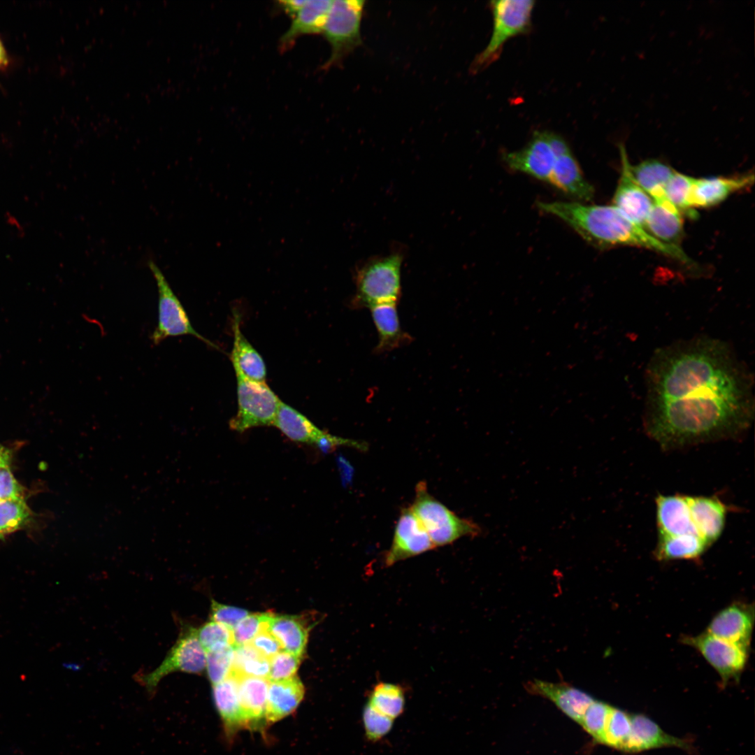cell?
<instances>
[{"label": "cell", "mask_w": 755, "mask_h": 755, "mask_svg": "<svg viewBox=\"0 0 755 755\" xmlns=\"http://www.w3.org/2000/svg\"><path fill=\"white\" fill-rule=\"evenodd\" d=\"M537 206L542 212L563 222L595 247H640L684 263L690 261L680 247L660 242L642 227L632 222L613 205H591L579 201H540L537 203Z\"/></svg>", "instance_id": "cell-2"}, {"label": "cell", "mask_w": 755, "mask_h": 755, "mask_svg": "<svg viewBox=\"0 0 755 755\" xmlns=\"http://www.w3.org/2000/svg\"><path fill=\"white\" fill-rule=\"evenodd\" d=\"M30 516L24 499L0 501V538L22 528Z\"/></svg>", "instance_id": "cell-34"}, {"label": "cell", "mask_w": 755, "mask_h": 755, "mask_svg": "<svg viewBox=\"0 0 755 755\" xmlns=\"http://www.w3.org/2000/svg\"><path fill=\"white\" fill-rule=\"evenodd\" d=\"M435 545L410 508H404L398 519L385 565L394 563L433 549Z\"/></svg>", "instance_id": "cell-14"}, {"label": "cell", "mask_w": 755, "mask_h": 755, "mask_svg": "<svg viewBox=\"0 0 755 755\" xmlns=\"http://www.w3.org/2000/svg\"><path fill=\"white\" fill-rule=\"evenodd\" d=\"M637 184L653 201L665 198L664 188L675 171L656 159H649L630 166Z\"/></svg>", "instance_id": "cell-29"}, {"label": "cell", "mask_w": 755, "mask_h": 755, "mask_svg": "<svg viewBox=\"0 0 755 755\" xmlns=\"http://www.w3.org/2000/svg\"><path fill=\"white\" fill-rule=\"evenodd\" d=\"M332 3L331 0H308L281 36L280 46L285 49L301 36L322 33Z\"/></svg>", "instance_id": "cell-24"}, {"label": "cell", "mask_w": 755, "mask_h": 755, "mask_svg": "<svg viewBox=\"0 0 755 755\" xmlns=\"http://www.w3.org/2000/svg\"><path fill=\"white\" fill-rule=\"evenodd\" d=\"M631 728V714L612 706L600 744L624 751Z\"/></svg>", "instance_id": "cell-32"}, {"label": "cell", "mask_w": 755, "mask_h": 755, "mask_svg": "<svg viewBox=\"0 0 755 755\" xmlns=\"http://www.w3.org/2000/svg\"><path fill=\"white\" fill-rule=\"evenodd\" d=\"M304 686L296 677L269 681L265 721L276 722L292 714L304 696Z\"/></svg>", "instance_id": "cell-23"}, {"label": "cell", "mask_w": 755, "mask_h": 755, "mask_svg": "<svg viewBox=\"0 0 755 755\" xmlns=\"http://www.w3.org/2000/svg\"><path fill=\"white\" fill-rule=\"evenodd\" d=\"M753 622V609L749 605L733 603L712 619L707 633L748 648Z\"/></svg>", "instance_id": "cell-18"}, {"label": "cell", "mask_w": 755, "mask_h": 755, "mask_svg": "<svg viewBox=\"0 0 755 755\" xmlns=\"http://www.w3.org/2000/svg\"><path fill=\"white\" fill-rule=\"evenodd\" d=\"M179 636L162 663L152 672L136 675V680L150 694L156 692L161 680L174 672L201 674L206 666V652L195 628L180 621Z\"/></svg>", "instance_id": "cell-8"}, {"label": "cell", "mask_w": 755, "mask_h": 755, "mask_svg": "<svg viewBox=\"0 0 755 755\" xmlns=\"http://www.w3.org/2000/svg\"><path fill=\"white\" fill-rule=\"evenodd\" d=\"M621 162L620 178L613 196V206L628 220L644 229L653 200L633 179L624 145H619Z\"/></svg>", "instance_id": "cell-15"}, {"label": "cell", "mask_w": 755, "mask_h": 755, "mask_svg": "<svg viewBox=\"0 0 755 755\" xmlns=\"http://www.w3.org/2000/svg\"><path fill=\"white\" fill-rule=\"evenodd\" d=\"M249 614V612L245 609L225 605L212 601L211 621L223 624L231 631L243 619Z\"/></svg>", "instance_id": "cell-41"}, {"label": "cell", "mask_w": 755, "mask_h": 755, "mask_svg": "<svg viewBox=\"0 0 755 755\" xmlns=\"http://www.w3.org/2000/svg\"><path fill=\"white\" fill-rule=\"evenodd\" d=\"M234 648L230 674L246 675L268 680L270 661L260 654L250 644Z\"/></svg>", "instance_id": "cell-31"}, {"label": "cell", "mask_w": 755, "mask_h": 755, "mask_svg": "<svg viewBox=\"0 0 755 755\" xmlns=\"http://www.w3.org/2000/svg\"><path fill=\"white\" fill-rule=\"evenodd\" d=\"M684 642L696 649L715 669L724 682L737 679L747 659V649L708 633L686 637Z\"/></svg>", "instance_id": "cell-13"}, {"label": "cell", "mask_w": 755, "mask_h": 755, "mask_svg": "<svg viewBox=\"0 0 755 755\" xmlns=\"http://www.w3.org/2000/svg\"><path fill=\"white\" fill-rule=\"evenodd\" d=\"M233 677L237 680L239 700L247 727L265 721L269 680L246 675Z\"/></svg>", "instance_id": "cell-26"}, {"label": "cell", "mask_w": 755, "mask_h": 755, "mask_svg": "<svg viewBox=\"0 0 755 755\" xmlns=\"http://www.w3.org/2000/svg\"><path fill=\"white\" fill-rule=\"evenodd\" d=\"M213 698L219 714L229 731L247 727L241 709L238 682L235 677L229 675L223 681L213 685Z\"/></svg>", "instance_id": "cell-28"}, {"label": "cell", "mask_w": 755, "mask_h": 755, "mask_svg": "<svg viewBox=\"0 0 755 755\" xmlns=\"http://www.w3.org/2000/svg\"><path fill=\"white\" fill-rule=\"evenodd\" d=\"M301 659L285 651H280L270 661L269 681H276L296 676Z\"/></svg>", "instance_id": "cell-40"}, {"label": "cell", "mask_w": 755, "mask_h": 755, "mask_svg": "<svg viewBox=\"0 0 755 755\" xmlns=\"http://www.w3.org/2000/svg\"><path fill=\"white\" fill-rule=\"evenodd\" d=\"M644 229L660 242L680 247L683 235L681 213L666 197L654 200Z\"/></svg>", "instance_id": "cell-22"}, {"label": "cell", "mask_w": 755, "mask_h": 755, "mask_svg": "<svg viewBox=\"0 0 755 755\" xmlns=\"http://www.w3.org/2000/svg\"><path fill=\"white\" fill-rule=\"evenodd\" d=\"M364 7L361 0L333 1L322 31L331 52L324 69L337 65L361 43L360 27Z\"/></svg>", "instance_id": "cell-9"}, {"label": "cell", "mask_w": 755, "mask_h": 755, "mask_svg": "<svg viewBox=\"0 0 755 755\" xmlns=\"http://www.w3.org/2000/svg\"><path fill=\"white\" fill-rule=\"evenodd\" d=\"M534 5L535 1L531 0L490 1L493 16L491 36L485 48L473 62L472 73H477L497 60L509 39L529 31Z\"/></svg>", "instance_id": "cell-5"}, {"label": "cell", "mask_w": 755, "mask_h": 755, "mask_svg": "<svg viewBox=\"0 0 755 755\" xmlns=\"http://www.w3.org/2000/svg\"><path fill=\"white\" fill-rule=\"evenodd\" d=\"M308 0H287L278 1L280 8L292 18L304 6Z\"/></svg>", "instance_id": "cell-44"}, {"label": "cell", "mask_w": 755, "mask_h": 755, "mask_svg": "<svg viewBox=\"0 0 755 755\" xmlns=\"http://www.w3.org/2000/svg\"><path fill=\"white\" fill-rule=\"evenodd\" d=\"M234 648L228 645L213 651L206 652V669L208 678L215 685L230 675Z\"/></svg>", "instance_id": "cell-35"}, {"label": "cell", "mask_w": 755, "mask_h": 755, "mask_svg": "<svg viewBox=\"0 0 755 755\" xmlns=\"http://www.w3.org/2000/svg\"><path fill=\"white\" fill-rule=\"evenodd\" d=\"M233 316V342L230 359L234 371L241 373L249 379L265 382L266 375L265 362L243 334L238 315L235 312Z\"/></svg>", "instance_id": "cell-25"}, {"label": "cell", "mask_w": 755, "mask_h": 755, "mask_svg": "<svg viewBox=\"0 0 755 755\" xmlns=\"http://www.w3.org/2000/svg\"><path fill=\"white\" fill-rule=\"evenodd\" d=\"M148 266L158 289L157 324L150 336L153 344L157 345L170 337L190 335L212 347L219 348L192 326L185 308L158 266L152 260L148 261Z\"/></svg>", "instance_id": "cell-11"}, {"label": "cell", "mask_w": 755, "mask_h": 755, "mask_svg": "<svg viewBox=\"0 0 755 755\" xmlns=\"http://www.w3.org/2000/svg\"><path fill=\"white\" fill-rule=\"evenodd\" d=\"M531 694L552 701L567 717L580 724L587 709L594 698L587 693L566 683L533 680L526 684Z\"/></svg>", "instance_id": "cell-17"}, {"label": "cell", "mask_w": 755, "mask_h": 755, "mask_svg": "<svg viewBox=\"0 0 755 755\" xmlns=\"http://www.w3.org/2000/svg\"><path fill=\"white\" fill-rule=\"evenodd\" d=\"M754 179L753 174L694 178L689 197L690 206L694 210L716 206L732 194L752 185Z\"/></svg>", "instance_id": "cell-19"}, {"label": "cell", "mask_w": 755, "mask_h": 755, "mask_svg": "<svg viewBox=\"0 0 755 755\" xmlns=\"http://www.w3.org/2000/svg\"><path fill=\"white\" fill-rule=\"evenodd\" d=\"M196 631L198 638L206 652L228 645L233 646L232 631L223 624L210 621Z\"/></svg>", "instance_id": "cell-36"}, {"label": "cell", "mask_w": 755, "mask_h": 755, "mask_svg": "<svg viewBox=\"0 0 755 755\" xmlns=\"http://www.w3.org/2000/svg\"><path fill=\"white\" fill-rule=\"evenodd\" d=\"M401 257L391 254L363 266L357 276L354 303L370 308L384 303H397L401 294Z\"/></svg>", "instance_id": "cell-7"}, {"label": "cell", "mask_w": 755, "mask_h": 755, "mask_svg": "<svg viewBox=\"0 0 755 755\" xmlns=\"http://www.w3.org/2000/svg\"><path fill=\"white\" fill-rule=\"evenodd\" d=\"M728 511L717 496L659 494L655 498L658 538L696 540L709 547L721 535Z\"/></svg>", "instance_id": "cell-3"}, {"label": "cell", "mask_w": 755, "mask_h": 755, "mask_svg": "<svg viewBox=\"0 0 755 755\" xmlns=\"http://www.w3.org/2000/svg\"><path fill=\"white\" fill-rule=\"evenodd\" d=\"M293 442L315 445L324 452L347 445L364 450V443L335 436L319 429L302 413L281 401L273 425Z\"/></svg>", "instance_id": "cell-12"}, {"label": "cell", "mask_w": 755, "mask_h": 755, "mask_svg": "<svg viewBox=\"0 0 755 755\" xmlns=\"http://www.w3.org/2000/svg\"><path fill=\"white\" fill-rule=\"evenodd\" d=\"M694 178L675 172L664 188L665 197L680 211L691 218L696 213L689 204L690 193Z\"/></svg>", "instance_id": "cell-33"}, {"label": "cell", "mask_w": 755, "mask_h": 755, "mask_svg": "<svg viewBox=\"0 0 755 755\" xmlns=\"http://www.w3.org/2000/svg\"><path fill=\"white\" fill-rule=\"evenodd\" d=\"M10 460V452L0 445V468L8 467Z\"/></svg>", "instance_id": "cell-45"}, {"label": "cell", "mask_w": 755, "mask_h": 755, "mask_svg": "<svg viewBox=\"0 0 755 755\" xmlns=\"http://www.w3.org/2000/svg\"><path fill=\"white\" fill-rule=\"evenodd\" d=\"M362 721L368 740L377 742L391 730L394 719L380 712L368 703L364 706Z\"/></svg>", "instance_id": "cell-38"}, {"label": "cell", "mask_w": 755, "mask_h": 755, "mask_svg": "<svg viewBox=\"0 0 755 755\" xmlns=\"http://www.w3.org/2000/svg\"><path fill=\"white\" fill-rule=\"evenodd\" d=\"M235 373L238 410L229 421L230 429L243 433L251 428L273 425L282 401L265 382Z\"/></svg>", "instance_id": "cell-6"}, {"label": "cell", "mask_w": 755, "mask_h": 755, "mask_svg": "<svg viewBox=\"0 0 755 755\" xmlns=\"http://www.w3.org/2000/svg\"><path fill=\"white\" fill-rule=\"evenodd\" d=\"M612 706L594 699L587 709L580 725L600 744Z\"/></svg>", "instance_id": "cell-37"}, {"label": "cell", "mask_w": 755, "mask_h": 755, "mask_svg": "<svg viewBox=\"0 0 755 755\" xmlns=\"http://www.w3.org/2000/svg\"><path fill=\"white\" fill-rule=\"evenodd\" d=\"M410 508L435 547L449 545L464 536H476L481 532L477 524L460 517L434 498L423 481L416 485L414 501Z\"/></svg>", "instance_id": "cell-4"}, {"label": "cell", "mask_w": 755, "mask_h": 755, "mask_svg": "<svg viewBox=\"0 0 755 755\" xmlns=\"http://www.w3.org/2000/svg\"><path fill=\"white\" fill-rule=\"evenodd\" d=\"M645 380L644 429L664 450L737 438L754 419L753 375L720 339L697 336L661 347Z\"/></svg>", "instance_id": "cell-1"}, {"label": "cell", "mask_w": 755, "mask_h": 755, "mask_svg": "<svg viewBox=\"0 0 755 755\" xmlns=\"http://www.w3.org/2000/svg\"><path fill=\"white\" fill-rule=\"evenodd\" d=\"M249 644L268 660L282 650L278 640L266 629V625Z\"/></svg>", "instance_id": "cell-42"}, {"label": "cell", "mask_w": 755, "mask_h": 755, "mask_svg": "<svg viewBox=\"0 0 755 755\" xmlns=\"http://www.w3.org/2000/svg\"><path fill=\"white\" fill-rule=\"evenodd\" d=\"M269 612L255 613L243 619L233 629V647L249 644L266 625Z\"/></svg>", "instance_id": "cell-39"}, {"label": "cell", "mask_w": 755, "mask_h": 755, "mask_svg": "<svg viewBox=\"0 0 755 755\" xmlns=\"http://www.w3.org/2000/svg\"><path fill=\"white\" fill-rule=\"evenodd\" d=\"M7 62H8V59H7L6 52V50H5L4 47H3V43H1V41L0 40V69L1 67L5 66L6 64H7Z\"/></svg>", "instance_id": "cell-46"}, {"label": "cell", "mask_w": 755, "mask_h": 755, "mask_svg": "<svg viewBox=\"0 0 755 755\" xmlns=\"http://www.w3.org/2000/svg\"><path fill=\"white\" fill-rule=\"evenodd\" d=\"M566 141L549 131H536L525 146L504 152L502 159L511 170L549 184L558 152Z\"/></svg>", "instance_id": "cell-10"}, {"label": "cell", "mask_w": 755, "mask_h": 755, "mask_svg": "<svg viewBox=\"0 0 755 755\" xmlns=\"http://www.w3.org/2000/svg\"><path fill=\"white\" fill-rule=\"evenodd\" d=\"M23 499L22 488L8 467L0 468V501Z\"/></svg>", "instance_id": "cell-43"}, {"label": "cell", "mask_w": 755, "mask_h": 755, "mask_svg": "<svg viewBox=\"0 0 755 755\" xmlns=\"http://www.w3.org/2000/svg\"><path fill=\"white\" fill-rule=\"evenodd\" d=\"M663 747H677L689 750L691 745L686 740L668 734L647 716L631 714V732L624 752H640Z\"/></svg>", "instance_id": "cell-20"}, {"label": "cell", "mask_w": 755, "mask_h": 755, "mask_svg": "<svg viewBox=\"0 0 755 755\" xmlns=\"http://www.w3.org/2000/svg\"><path fill=\"white\" fill-rule=\"evenodd\" d=\"M312 627L305 615L269 613L266 629L278 640L282 649L299 658L305 654L308 633Z\"/></svg>", "instance_id": "cell-21"}, {"label": "cell", "mask_w": 755, "mask_h": 755, "mask_svg": "<svg viewBox=\"0 0 755 755\" xmlns=\"http://www.w3.org/2000/svg\"><path fill=\"white\" fill-rule=\"evenodd\" d=\"M367 703L394 720L404 711L405 692L403 689L398 684L379 682L370 692Z\"/></svg>", "instance_id": "cell-30"}, {"label": "cell", "mask_w": 755, "mask_h": 755, "mask_svg": "<svg viewBox=\"0 0 755 755\" xmlns=\"http://www.w3.org/2000/svg\"><path fill=\"white\" fill-rule=\"evenodd\" d=\"M378 334L376 352L389 351L401 345L408 338L402 331L397 303H384L369 308Z\"/></svg>", "instance_id": "cell-27"}, {"label": "cell", "mask_w": 755, "mask_h": 755, "mask_svg": "<svg viewBox=\"0 0 755 755\" xmlns=\"http://www.w3.org/2000/svg\"><path fill=\"white\" fill-rule=\"evenodd\" d=\"M549 185L579 202L591 201L594 196L592 185L584 177L567 142L558 152Z\"/></svg>", "instance_id": "cell-16"}]
</instances>
